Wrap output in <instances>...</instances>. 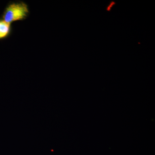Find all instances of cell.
Wrapping results in <instances>:
<instances>
[{
  "mask_svg": "<svg viewBox=\"0 0 155 155\" xmlns=\"http://www.w3.org/2000/svg\"><path fill=\"white\" fill-rule=\"evenodd\" d=\"M29 14L28 6L23 2H15L8 5L3 13V18L8 23L23 21L28 17Z\"/></svg>",
  "mask_w": 155,
  "mask_h": 155,
  "instance_id": "cell-1",
  "label": "cell"
},
{
  "mask_svg": "<svg viewBox=\"0 0 155 155\" xmlns=\"http://www.w3.org/2000/svg\"><path fill=\"white\" fill-rule=\"evenodd\" d=\"M11 24L6 22L3 19H0V39L7 38L12 33Z\"/></svg>",
  "mask_w": 155,
  "mask_h": 155,
  "instance_id": "cell-2",
  "label": "cell"
},
{
  "mask_svg": "<svg viewBox=\"0 0 155 155\" xmlns=\"http://www.w3.org/2000/svg\"><path fill=\"white\" fill-rule=\"evenodd\" d=\"M116 3L114 1H112V2H110V5H109L107 7V8H106V10L107 11H111V9H112V8H113V6L115 5H116Z\"/></svg>",
  "mask_w": 155,
  "mask_h": 155,
  "instance_id": "cell-3",
  "label": "cell"
}]
</instances>
